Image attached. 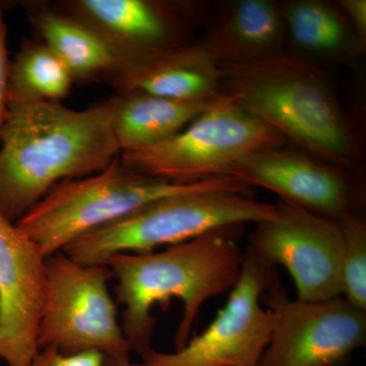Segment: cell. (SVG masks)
Returning a JSON list of instances; mask_svg holds the SVG:
<instances>
[{
	"label": "cell",
	"instance_id": "obj_15",
	"mask_svg": "<svg viewBox=\"0 0 366 366\" xmlns=\"http://www.w3.org/2000/svg\"><path fill=\"white\" fill-rule=\"evenodd\" d=\"M107 83L115 92L142 91L171 100L209 102L223 94V71L194 41L120 71Z\"/></svg>",
	"mask_w": 366,
	"mask_h": 366
},
{
	"label": "cell",
	"instance_id": "obj_19",
	"mask_svg": "<svg viewBox=\"0 0 366 366\" xmlns=\"http://www.w3.org/2000/svg\"><path fill=\"white\" fill-rule=\"evenodd\" d=\"M72 84L69 69L44 43L25 39L9 64V106L60 102Z\"/></svg>",
	"mask_w": 366,
	"mask_h": 366
},
{
	"label": "cell",
	"instance_id": "obj_9",
	"mask_svg": "<svg viewBox=\"0 0 366 366\" xmlns=\"http://www.w3.org/2000/svg\"><path fill=\"white\" fill-rule=\"evenodd\" d=\"M276 215L257 224L249 249L281 264L295 280L297 300L320 302L343 295V234L340 224L279 199Z\"/></svg>",
	"mask_w": 366,
	"mask_h": 366
},
{
	"label": "cell",
	"instance_id": "obj_22",
	"mask_svg": "<svg viewBox=\"0 0 366 366\" xmlns=\"http://www.w3.org/2000/svg\"><path fill=\"white\" fill-rule=\"evenodd\" d=\"M7 31L4 21V11L0 4V129L9 112V71L11 60L9 59L6 46Z\"/></svg>",
	"mask_w": 366,
	"mask_h": 366
},
{
	"label": "cell",
	"instance_id": "obj_1",
	"mask_svg": "<svg viewBox=\"0 0 366 366\" xmlns=\"http://www.w3.org/2000/svg\"><path fill=\"white\" fill-rule=\"evenodd\" d=\"M110 100L9 106L0 129V214L16 223L59 183L104 170L120 155Z\"/></svg>",
	"mask_w": 366,
	"mask_h": 366
},
{
	"label": "cell",
	"instance_id": "obj_21",
	"mask_svg": "<svg viewBox=\"0 0 366 366\" xmlns=\"http://www.w3.org/2000/svg\"><path fill=\"white\" fill-rule=\"evenodd\" d=\"M105 356L97 351L66 355L56 349H41L28 366H104Z\"/></svg>",
	"mask_w": 366,
	"mask_h": 366
},
{
	"label": "cell",
	"instance_id": "obj_7",
	"mask_svg": "<svg viewBox=\"0 0 366 366\" xmlns=\"http://www.w3.org/2000/svg\"><path fill=\"white\" fill-rule=\"evenodd\" d=\"M46 268L40 350L51 347L66 355L97 351L106 360H131V346L109 291V267L81 264L59 252L47 257Z\"/></svg>",
	"mask_w": 366,
	"mask_h": 366
},
{
	"label": "cell",
	"instance_id": "obj_13",
	"mask_svg": "<svg viewBox=\"0 0 366 366\" xmlns=\"http://www.w3.org/2000/svg\"><path fill=\"white\" fill-rule=\"evenodd\" d=\"M46 259L40 247L0 214V360L7 366H28L40 352Z\"/></svg>",
	"mask_w": 366,
	"mask_h": 366
},
{
	"label": "cell",
	"instance_id": "obj_14",
	"mask_svg": "<svg viewBox=\"0 0 366 366\" xmlns=\"http://www.w3.org/2000/svg\"><path fill=\"white\" fill-rule=\"evenodd\" d=\"M196 42L220 66L252 64L284 54L287 39L279 2H231Z\"/></svg>",
	"mask_w": 366,
	"mask_h": 366
},
{
	"label": "cell",
	"instance_id": "obj_5",
	"mask_svg": "<svg viewBox=\"0 0 366 366\" xmlns=\"http://www.w3.org/2000/svg\"><path fill=\"white\" fill-rule=\"evenodd\" d=\"M274 204L247 194L197 190L165 197L117 222L79 237L62 250L74 261L104 264L113 255L146 254L226 226L271 220Z\"/></svg>",
	"mask_w": 366,
	"mask_h": 366
},
{
	"label": "cell",
	"instance_id": "obj_18",
	"mask_svg": "<svg viewBox=\"0 0 366 366\" xmlns=\"http://www.w3.org/2000/svg\"><path fill=\"white\" fill-rule=\"evenodd\" d=\"M213 101L184 102L142 91L117 92L110 103L113 132L120 151L142 150L170 139Z\"/></svg>",
	"mask_w": 366,
	"mask_h": 366
},
{
	"label": "cell",
	"instance_id": "obj_17",
	"mask_svg": "<svg viewBox=\"0 0 366 366\" xmlns=\"http://www.w3.org/2000/svg\"><path fill=\"white\" fill-rule=\"evenodd\" d=\"M287 46L308 62L346 64L365 54L340 7L324 0L279 2ZM292 55V54H291Z\"/></svg>",
	"mask_w": 366,
	"mask_h": 366
},
{
	"label": "cell",
	"instance_id": "obj_11",
	"mask_svg": "<svg viewBox=\"0 0 366 366\" xmlns=\"http://www.w3.org/2000/svg\"><path fill=\"white\" fill-rule=\"evenodd\" d=\"M53 4L97 33L122 71L196 41L197 4L162 0H67Z\"/></svg>",
	"mask_w": 366,
	"mask_h": 366
},
{
	"label": "cell",
	"instance_id": "obj_20",
	"mask_svg": "<svg viewBox=\"0 0 366 366\" xmlns=\"http://www.w3.org/2000/svg\"><path fill=\"white\" fill-rule=\"evenodd\" d=\"M343 234V295L354 307L366 312V225L358 216L339 222Z\"/></svg>",
	"mask_w": 366,
	"mask_h": 366
},
{
	"label": "cell",
	"instance_id": "obj_3",
	"mask_svg": "<svg viewBox=\"0 0 366 366\" xmlns=\"http://www.w3.org/2000/svg\"><path fill=\"white\" fill-rule=\"evenodd\" d=\"M222 67L223 93L317 160L352 170L361 158L353 125L317 64L284 53Z\"/></svg>",
	"mask_w": 366,
	"mask_h": 366
},
{
	"label": "cell",
	"instance_id": "obj_6",
	"mask_svg": "<svg viewBox=\"0 0 366 366\" xmlns=\"http://www.w3.org/2000/svg\"><path fill=\"white\" fill-rule=\"evenodd\" d=\"M278 132L223 93L175 136L142 150L122 152L129 169L177 183H194L228 172L240 159L285 146Z\"/></svg>",
	"mask_w": 366,
	"mask_h": 366
},
{
	"label": "cell",
	"instance_id": "obj_24",
	"mask_svg": "<svg viewBox=\"0 0 366 366\" xmlns=\"http://www.w3.org/2000/svg\"><path fill=\"white\" fill-rule=\"evenodd\" d=\"M104 366H137V363H132L131 360L117 361L112 360H106Z\"/></svg>",
	"mask_w": 366,
	"mask_h": 366
},
{
	"label": "cell",
	"instance_id": "obj_2",
	"mask_svg": "<svg viewBox=\"0 0 366 366\" xmlns=\"http://www.w3.org/2000/svg\"><path fill=\"white\" fill-rule=\"evenodd\" d=\"M243 231L242 224L226 226L162 252L115 254L105 262L117 282L118 305L124 307L120 324L132 351L142 358L152 350L153 308L172 298L183 305L175 350L185 346L204 303L237 283L245 261L237 243Z\"/></svg>",
	"mask_w": 366,
	"mask_h": 366
},
{
	"label": "cell",
	"instance_id": "obj_4",
	"mask_svg": "<svg viewBox=\"0 0 366 366\" xmlns=\"http://www.w3.org/2000/svg\"><path fill=\"white\" fill-rule=\"evenodd\" d=\"M206 189L247 196L252 192L247 183L227 175L177 183L142 174L124 166L118 156L96 174L55 185L16 224L48 257L152 202Z\"/></svg>",
	"mask_w": 366,
	"mask_h": 366
},
{
	"label": "cell",
	"instance_id": "obj_10",
	"mask_svg": "<svg viewBox=\"0 0 366 366\" xmlns=\"http://www.w3.org/2000/svg\"><path fill=\"white\" fill-rule=\"evenodd\" d=\"M267 292L276 325L259 366H343L365 345L366 312L345 298L291 300L280 280Z\"/></svg>",
	"mask_w": 366,
	"mask_h": 366
},
{
	"label": "cell",
	"instance_id": "obj_8",
	"mask_svg": "<svg viewBox=\"0 0 366 366\" xmlns=\"http://www.w3.org/2000/svg\"><path fill=\"white\" fill-rule=\"evenodd\" d=\"M279 280L274 264L245 252L242 274L208 329L172 353L149 351L137 366H259L276 315L261 297Z\"/></svg>",
	"mask_w": 366,
	"mask_h": 366
},
{
	"label": "cell",
	"instance_id": "obj_12",
	"mask_svg": "<svg viewBox=\"0 0 366 366\" xmlns=\"http://www.w3.org/2000/svg\"><path fill=\"white\" fill-rule=\"evenodd\" d=\"M284 147L245 156L232 166L229 177L252 189L271 190L280 199L335 222L357 216L362 192L348 170Z\"/></svg>",
	"mask_w": 366,
	"mask_h": 366
},
{
	"label": "cell",
	"instance_id": "obj_23",
	"mask_svg": "<svg viewBox=\"0 0 366 366\" xmlns=\"http://www.w3.org/2000/svg\"><path fill=\"white\" fill-rule=\"evenodd\" d=\"M340 7L350 24L361 47L366 48V1L365 0H339Z\"/></svg>",
	"mask_w": 366,
	"mask_h": 366
},
{
	"label": "cell",
	"instance_id": "obj_16",
	"mask_svg": "<svg viewBox=\"0 0 366 366\" xmlns=\"http://www.w3.org/2000/svg\"><path fill=\"white\" fill-rule=\"evenodd\" d=\"M21 6L41 42L66 66L74 83L108 81L122 71L119 60L97 33L53 2L26 1Z\"/></svg>",
	"mask_w": 366,
	"mask_h": 366
}]
</instances>
